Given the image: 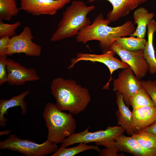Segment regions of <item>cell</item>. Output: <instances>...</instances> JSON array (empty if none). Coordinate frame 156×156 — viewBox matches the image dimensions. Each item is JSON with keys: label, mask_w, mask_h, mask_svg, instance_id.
<instances>
[{"label": "cell", "mask_w": 156, "mask_h": 156, "mask_svg": "<svg viewBox=\"0 0 156 156\" xmlns=\"http://www.w3.org/2000/svg\"><path fill=\"white\" fill-rule=\"evenodd\" d=\"M116 96L118 109L115 114L117 123L125 130L128 135L131 136L135 132L133 123L132 112L129 106L125 104L121 93L118 91L116 92Z\"/></svg>", "instance_id": "2e32d148"}, {"label": "cell", "mask_w": 156, "mask_h": 156, "mask_svg": "<svg viewBox=\"0 0 156 156\" xmlns=\"http://www.w3.org/2000/svg\"><path fill=\"white\" fill-rule=\"evenodd\" d=\"M115 140L119 151L135 156H156V150L143 148L131 136H127L122 134L117 137Z\"/></svg>", "instance_id": "5bb4252c"}, {"label": "cell", "mask_w": 156, "mask_h": 156, "mask_svg": "<svg viewBox=\"0 0 156 156\" xmlns=\"http://www.w3.org/2000/svg\"><path fill=\"white\" fill-rule=\"evenodd\" d=\"M51 89L58 108L73 114L83 111L91 100L88 89L73 80L60 77L54 78L51 83Z\"/></svg>", "instance_id": "7a4b0ae2"}, {"label": "cell", "mask_w": 156, "mask_h": 156, "mask_svg": "<svg viewBox=\"0 0 156 156\" xmlns=\"http://www.w3.org/2000/svg\"><path fill=\"white\" fill-rule=\"evenodd\" d=\"M130 105L133 109L146 106H155L150 96L142 87L132 95Z\"/></svg>", "instance_id": "603a6c76"}, {"label": "cell", "mask_w": 156, "mask_h": 156, "mask_svg": "<svg viewBox=\"0 0 156 156\" xmlns=\"http://www.w3.org/2000/svg\"><path fill=\"white\" fill-rule=\"evenodd\" d=\"M96 0H88L89 3ZM112 5V9L107 15V18L115 21L120 18L127 15L132 10L148 0H106Z\"/></svg>", "instance_id": "4fadbf2b"}, {"label": "cell", "mask_w": 156, "mask_h": 156, "mask_svg": "<svg viewBox=\"0 0 156 156\" xmlns=\"http://www.w3.org/2000/svg\"><path fill=\"white\" fill-rule=\"evenodd\" d=\"M115 42L125 49L131 51H136L143 50L147 41L144 38L130 36L120 38Z\"/></svg>", "instance_id": "ffe728a7"}, {"label": "cell", "mask_w": 156, "mask_h": 156, "mask_svg": "<svg viewBox=\"0 0 156 156\" xmlns=\"http://www.w3.org/2000/svg\"><path fill=\"white\" fill-rule=\"evenodd\" d=\"M134 138L143 148L156 150V135L146 132L134 133L131 136Z\"/></svg>", "instance_id": "cb8c5ba5"}, {"label": "cell", "mask_w": 156, "mask_h": 156, "mask_svg": "<svg viewBox=\"0 0 156 156\" xmlns=\"http://www.w3.org/2000/svg\"><path fill=\"white\" fill-rule=\"evenodd\" d=\"M0 148L19 152L27 156H44L53 153L58 149L57 144L47 140L39 144L29 139H21L11 134L0 142Z\"/></svg>", "instance_id": "5b68a950"}, {"label": "cell", "mask_w": 156, "mask_h": 156, "mask_svg": "<svg viewBox=\"0 0 156 156\" xmlns=\"http://www.w3.org/2000/svg\"><path fill=\"white\" fill-rule=\"evenodd\" d=\"M115 53L114 51L110 49L100 55L79 53L77 55L76 57L71 59L68 68L70 69L73 68L77 63L81 61H89L93 62H97L103 63L108 68L110 73V79L103 88L109 89L110 82L112 79V75L113 73L118 69H125L129 66L127 64L115 57L114 56Z\"/></svg>", "instance_id": "ba28073f"}, {"label": "cell", "mask_w": 156, "mask_h": 156, "mask_svg": "<svg viewBox=\"0 0 156 156\" xmlns=\"http://www.w3.org/2000/svg\"><path fill=\"white\" fill-rule=\"evenodd\" d=\"M97 146H102L106 147L105 151L109 154H116L119 150L115 139H110L95 142Z\"/></svg>", "instance_id": "484cf974"}, {"label": "cell", "mask_w": 156, "mask_h": 156, "mask_svg": "<svg viewBox=\"0 0 156 156\" xmlns=\"http://www.w3.org/2000/svg\"><path fill=\"white\" fill-rule=\"evenodd\" d=\"M155 16L154 13L149 12L148 10L144 7H141L137 8L133 14L134 23L137 24V27L134 32L130 36L144 38L146 27Z\"/></svg>", "instance_id": "d6986e66"}, {"label": "cell", "mask_w": 156, "mask_h": 156, "mask_svg": "<svg viewBox=\"0 0 156 156\" xmlns=\"http://www.w3.org/2000/svg\"><path fill=\"white\" fill-rule=\"evenodd\" d=\"M6 68L7 82L11 85H22L27 82L40 79L35 69L26 68L10 59H7Z\"/></svg>", "instance_id": "7c38bea8"}, {"label": "cell", "mask_w": 156, "mask_h": 156, "mask_svg": "<svg viewBox=\"0 0 156 156\" xmlns=\"http://www.w3.org/2000/svg\"><path fill=\"white\" fill-rule=\"evenodd\" d=\"M142 131L148 132L156 135V120L149 126L136 133Z\"/></svg>", "instance_id": "f546056e"}, {"label": "cell", "mask_w": 156, "mask_h": 156, "mask_svg": "<svg viewBox=\"0 0 156 156\" xmlns=\"http://www.w3.org/2000/svg\"><path fill=\"white\" fill-rule=\"evenodd\" d=\"M111 21L105 19L102 13L98 15L92 23L82 28L76 36L77 42L86 44L89 41H99L101 49L105 51L110 49L112 44L118 39L130 36L135 31V24L131 21L121 26L113 27L108 25Z\"/></svg>", "instance_id": "6da1fadb"}, {"label": "cell", "mask_w": 156, "mask_h": 156, "mask_svg": "<svg viewBox=\"0 0 156 156\" xmlns=\"http://www.w3.org/2000/svg\"><path fill=\"white\" fill-rule=\"evenodd\" d=\"M148 39L143 50V56L149 66L150 74L156 73V57L153 44V35L156 31V21L152 19L147 25Z\"/></svg>", "instance_id": "ac0fdd59"}, {"label": "cell", "mask_w": 156, "mask_h": 156, "mask_svg": "<svg viewBox=\"0 0 156 156\" xmlns=\"http://www.w3.org/2000/svg\"><path fill=\"white\" fill-rule=\"evenodd\" d=\"M135 133L152 124L156 120V107L146 106L133 109L132 112Z\"/></svg>", "instance_id": "9a60e30c"}, {"label": "cell", "mask_w": 156, "mask_h": 156, "mask_svg": "<svg viewBox=\"0 0 156 156\" xmlns=\"http://www.w3.org/2000/svg\"><path fill=\"white\" fill-rule=\"evenodd\" d=\"M113 91H118L122 94L126 105H130V99L132 95L142 86L140 80L135 76L129 66L119 73L118 78L114 80Z\"/></svg>", "instance_id": "8fae6325"}, {"label": "cell", "mask_w": 156, "mask_h": 156, "mask_svg": "<svg viewBox=\"0 0 156 156\" xmlns=\"http://www.w3.org/2000/svg\"><path fill=\"white\" fill-rule=\"evenodd\" d=\"M11 130H10L0 131V135H8L11 132Z\"/></svg>", "instance_id": "4dcf8cb0"}, {"label": "cell", "mask_w": 156, "mask_h": 156, "mask_svg": "<svg viewBox=\"0 0 156 156\" xmlns=\"http://www.w3.org/2000/svg\"><path fill=\"white\" fill-rule=\"evenodd\" d=\"M7 56L0 57V85L8 82L7 70Z\"/></svg>", "instance_id": "83f0119b"}, {"label": "cell", "mask_w": 156, "mask_h": 156, "mask_svg": "<svg viewBox=\"0 0 156 156\" xmlns=\"http://www.w3.org/2000/svg\"><path fill=\"white\" fill-rule=\"evenodd\" d=\"M94 150L99 152L100 151L97 145H88L87 144L80 143L78 145L70 148L60 147L51 156H74L83 151Z\"/></svg>", "instance_id": "7402d4cb"}, {"label": "cell", "mask_w": 156, "mask_h": 156, "mask_svg": "<svg viewBox=\"0 0 156 156\" xmlns=\"http://www.w3.org/2000/svg\"><path fill=\"white\" fill-rule=\"evenodd\" d=\"M29 90H27L18 95L12 97L7 100H0V125L4 127L6 125L7 119L4 116V115L8 114V110L11 108L20 106L22 110V114H25L27 111V104L24 99L30 93Z\"/></svg>", "instance_id": "e0dca14e"}, {"label": "cell", "mask_w": 156, "mask_h": 156, "mask_svg": "<svg viewBox=\"0 0 156 156\" xmlns=\"http://www.w3.org/2000/svg\"><path fill=\"white\" fill-rule=\"evenodd\" d=\"M16 0H0V21H10L18 13Z\"/></svg>", "instance_id": "44dd1931"}, {"label": "cell", "mask_w": 156, "mask_h": 156, "mask_svg": "<svg viewBox=\"0 0 156 156\" xmlns=\"http://www.w3.org/2000/svg\"><path fill=\"white\" fill-rule=\"evenodd\" d=\"M33 38L31 29L27 26H25L20 34L10 38L7 55L23 53L29 56L39 57L41 53L42 47L33 41Z\"/></svg>", "instance_id": "52a82bcc"}, {"label": "cell", "mask_w": 156, "mask_h": 156, "mask_svg": "<svg viewBox=\"0 0 156 156\" xmlns=\"http://www.w3.org/2000/svg\"><path fill=\"white\" fill-rule=\"evenodd\" d=\"M110 49L118 54L122 62L129 65L139 80L144 77L149 71V66L144 57L143 50L130 51L123 48L115 41Z\"/></svg>", "instance_id": "9c48e42d"}, {"label": "cell", "mask_w": 156, "mask_h": 156, "mask_svg": "<svg viewBox=\"0 0 156 156\" xmlns=\"http://www.w3.org/2000/svg\"><path fill=\"white\" fill-rule=\"evenodd\" d=\"M21 25L17 21L12 24L5 23L0 21V37L8 36L12 37L16 35V31Z\"/></svg>", "instance_id": "d4e9b609"}, {"label": "cell", "mask_w": 156, "mask_h": 156, "mask_svg": "<svg viewBox=\"0 0 156 156\" xmlns=\"http://www.w3.org/2000/svg\"><path fill=\"white\" fill-rule=\"evenodd\" d=\"M95 8L94 5L87 6L82 1H73L63 12L62 18L50 41H57L76 36L82 28L90 24L87 15Z\"/></svg>", "instance_id": "3957f363"}, {"label": "cell", "mask_w": 156, "mask_h": 156, "mask_svg": "<svg viewBox=\"0 0 156 156\" xmlns=\"http://www.w3.org/2000/svg\"><path fill=\"white\" fill-rule=\"evenodd\" d=\"M142 86L149 95L156 107V80H140Z\"/></svg>", "instance_id": "4316f807"}, {"label": "cell", "mask_w": 156, "mask_h": 156, "mask_svg": "<svg viewBox=\"0 0 156 156\" xmlns=\"http://www.w3.org/2000/svg\"><path fill=\"white\" fill-rule=\"evenodd\" d=\"M43 117L48 130L47 140L57 144L62 143L75 133L76 124L73 114L61 111L56 104L47 103Z\"/></svg>", "instance_id": "277c9868"}, {"label": "cell", "mask_w": 156, "mask_h": 156, "mask_svg": "<svg viewBox=\"0 0 156 156\" xmlns=\"http://www.w3.org/2000/svg\"><path fill=\"white\" fill-rule=\"evenodd\" d=\"M89 127L85 130L77 133H74L66 138L62 143L61 147H66L77 143H88L96 142L110 139H116L122 134L125 130L121 126H108L105 130H100L93 132L88 131Z\"/></svg>", "instance_id": "8992f818"}, {"label": "cell", "mask_w": 156, "mask_h": 156, "mask_svg": "<svg viewBox=\"0 0 156 156\" xmlns=\"http://www.w3.org/2000/svg\"><path fill=\"white\" fill-rule=\"evenodd\" d=\"M10 38L8 36L0 38V57L7 56V51Z\"/></svg>", "instance_id": "f1b7e54d"}, {"label": "cell", "mask_w": 156, "mask_h": 156, "mask_svg": "<svg viewBox=\"0 0 156 156\" xmlns=\"http://www.w3.org/2000/svg\"><path fill=\"white\" fill-rule=\"evenodd\" d=\"M71 0H20V10L33 16L55 15Z\"/></svg>", "instance_id": "30bf717a"}]
</instances>
